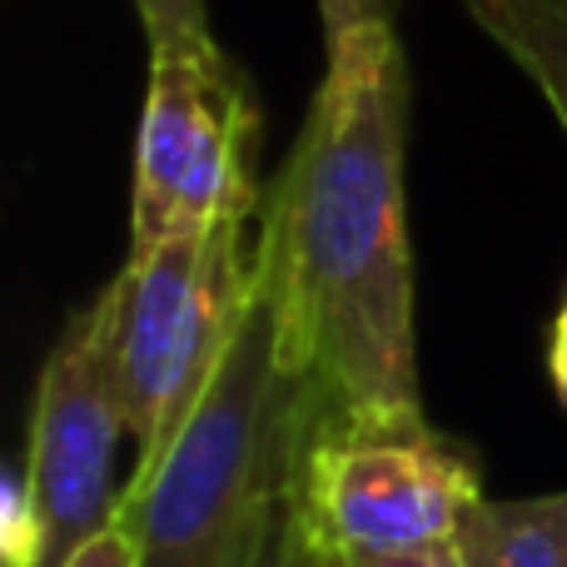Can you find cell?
Wrapping results in <instances>:
<instances>
[{
  "mask_svg": "<svg viewBox=\"0 0 567 567\" xmlns=\"http://www.w3.org/2000/svg\"><path fill=\"white\" fill-rule=\"evenodd\" d=\"M140 25L155 45H179V40H209V0H135Z\"/></svg>",
  "mask_w": 567,
  "mask_h": 567,
  "instance_id": "9",
  "label": "cell"
},
{
  "mask_svg": "<svg viewBox=\"0 0 567 567\" xmlns=\"http://www.w3.org/2000/svg\"><path fill=\"white\" fill-rule=\"evenodd\" d=\"M478 503V463L423 413L313 419L299 458V548L309 563L458 543Z\"/></svg>",
  "mask_w": 567,
  "mask_h": 567,
  "instance_id": "4",
  "label": "cell"
},
{
  "mask_svg": "<svg viewBox=\"0 0 567 567\" xmlns=\"http://www.w3.org/2000/svg\"><path fill=\"white\" fill-rule=\"evenodd\" d=\"M319 419L289 363L269 293L245 303L205 399L155 463L135 468L120 533L135 567H309L299 548V458Z\"/></svg>",
  "mask_w": 567,
  "mask_h": 567,
  "instance_id": "2",
  "label": "cell"
},
{
  "mask_svg": "<svg viewBox=\"0 0 567 567\" xmlns=\"http://www.w3.org/2000/svg\"><path fill=\"white\" fill-rule=\"evenodd\" d=\"M130 433L110 369V293L70 313L30 403L25 468L10 478V567H65L120 528L115 453Z\"/></svg>",
  "mask_w": 567,
  "mask_h": 567,
  "instance_id": "6",
  "label": "cell"
},
{
  "mask_svg": "<svg viewBox=\"0 0 567 567\" xmlns=\"http://www.w3.org/2000/svg\"><path fill=\"white\" fill-rule=\"evenodd\" d=\"M458 548L468 567H567V493L483 498L463 518Z\"/></svg>",
  "mask_w": 567,
  "mask_h": 567,
  "instance_id": "7",
  "label": "cell"
},
{
  "mask_svg": "<svg viewBox=\"0 0 567 567\" xmlns=\"http://www.w3.org/2000/svg\"><path fill=\"white\" fill-rule=\"evenodd\" d=\"M567 130V0H458Z\"/></svg>",
  "mask_w": 567,
  "mask_h": 567,
  "instance_id": "8",
  "label": "cell"
},
{
  "mask_svg": "<svg viewBox=\"0 0 567 567\" xmlns=\"http://www.w3.org/2000/svg\"><path fill=\"white\" fill-rule=\"evenodd\" d=\"M309 567H468L458 543H439L423 553H393V558H313Z\"/></svg>",
  "mask_w": 567,
  "mask_h": 567,
  "instance_id": "11",
  "label": "cell"
},
{
  "mask_svg": "<svg viewBox=\"0 0 567 567\" xmlns=\"http://www.w3.org/2000/svg\"><path fill=\"white\" fill-rule=\"evenodd\" d=\"M65 567H135V548L120 528H110L105 538H95L85 553H75Z\"/></svg>",
  "mask_w": 567,
  "mask_h": 567,
  "instance_id": "12",
  "label": "cell"
},
{
  "mask_svg": "<svg viewBox=\"0 0 567 567\" xmlns=\"http://www.w3.org/2000/svg\"><path fill=\"white\" fill-rule=\"evenodd\" d=\"M548 373H553V383H558V393L567 403V299H563L558 319H553V333H548Z\"/></svg>",
  "mask_w": 567,
  "mask_h": 567,
  "instance_id": "13",
  "label": "cell"
},
{
  "mask_svg": "<svg viewBox=\"0 0 567 567\" xmlns=\"http://www.w3.org/2000/svg\"><path fill=\"white\" fill-rule=\"evenodd\" d=\"M319 20H323V50H329L369 25H393V0H319Z\"/></svg>",
  "mask_w": 567,
  "mask_h": 567,
  "instance_id": "10",
  "label": "cell"
},
{
  "mask_svg": "<svg viewBox=\"0 0 567 567\" xmlns=\"http://www.w3.org/2000/svg\"><path fill=\"white\" fill-rule=\"evenodd\" d=\"M259 125L265 120L255 85L215 45V35L150 50V85L135 140L130 255L255 219V209L265 205Z\"/></svg>",
  "mask_w": 567,
  "mask_h": 567,
  "instance_id": "5",
  "label": "cell"
},
{
  "mask_svg": "<svg viewBox=\"0 0 567 567\" xmlns=\"http://www.w3.org/2000/svg\"><path fill=\"white\" fill-rule=\"evenodd\" d=\"M393 25L329 45L303 130L265 189L255 279L319 419L423 413Z\"/></svg>",
  "mask_w": 567,
  "mask_h": 567,
  "instance_id": "1",
  "label": "cell"
},
{
  "mask_svg": "<svg viewBox=\"0 0 567 567\" xmlns=\"http://www.w3.org/2000/svg\"><path fill=\"white\" fill-rule=\"evenodd\" d=\"M105 293L110 369L140 449L135 468H145L185 429L245 319L255 293L249 219L125 255V269L105 284Z\"/></svg>",
  "mask_w": 567,
  "mask_h": 567,
  "instance_id": "3",
  "label": "cell"
}]
</instances>
